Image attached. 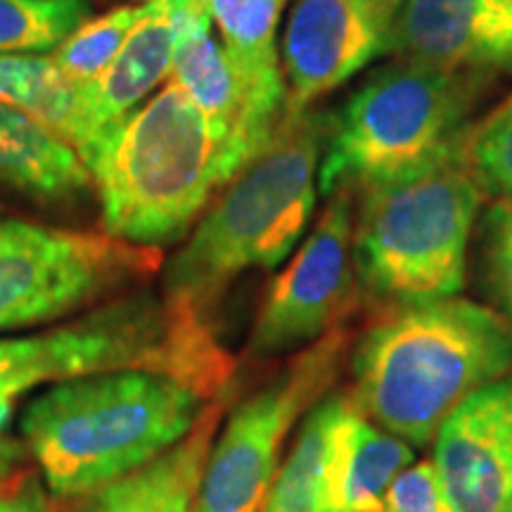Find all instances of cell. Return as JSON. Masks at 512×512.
Listing matches in <instances>:
<instances>
[{"mask_svg":"<svg viewBox=\"0 0 512 512\" xmlns=\"http://www.w3.org/2000/svg\"><path fill=\"white\" fill-rule=\"evenodd\" d=\"M209 392L157 368H117L53 382L19 432L50 494L74 498L131 475L195 430Z\"/></svg>","mask_w":512,"mask_h":512,"instance_id":"1","label":"cell"},{"mask_svg":"<svg viewBox=\"0 0 512 512\" xmlns=\"http://www.w3.org/2000/svg\"><path fill=\"white\" fill-rule=\"evenodd\" d=\"M512 368V325L458 297L396 304L351 358L356 406L394 437L430 444L448 415Z\"/></svg>","mask_w":512,"mask_h":512,"instance_id":"2","label":"cell"},{"mask_svg":"<svg viewBox=\"0 0 512 512\" xmlns=\"http://www.w3.org/2000/svg\"><path fill=\"white\" fill-rule=\"evenodd\" d=\"M332 117L285 114L261 155L240 171L164 268L171 309L209 323L223 292L249 268H275L313 214L318 162Z\"/></svg>","mask_w":512,"mask_h":512,"instance_id":"3","label":"cell"},{"mask_svg":"<svg viewBox=\"0 0 512 512\" xmlns=\"http://www.w3.org/2000/svg\"><path fill=\"white\" fill-rule=\"evenodd\" d=\"M112 238L159 249L181 240L221 188V157L204 114L176 83L107 128L81 157Z\"/></svg>","mask_w":512,"mask_h":512,"instance_id":"4","label":"cell"},{"mask_svg":"<svg viewBox=\"0 0 512 512\" xmlns=\"http://www.w3.org/2000/svg\"><path fill=\"white\" fill-rule=\"evenodd\" d=\"M482 190L463 147L396 181L363 188L351 235L361 283L394 304L456 297Z\"/></svg>","mask_w":512,"mask_h":512,"instance_id":"5","label":"cell"},{"mask_svg":"<svg viewBox=\"0 0 512 512\" xmlns=\"http://www.w3.org/2000/svg\"><path fill=\"white\" fill-rule=\"evenodd\" d=\"M477 91L475 72L406 60L370 76L332 117L318 190L396 181L456 152Z\"/></svg>","mask_w":512,"mask_h":512,"instance_id":"6","label":"cell"},{"mask_svg":"<svg viewBox=\"0 0 512 512\" xmlns=\"http://www.w3.org/2000/svg\"><path fill=\"white\" fill-rule=\"evenodd\" d=\"M117 368L169 370L209 394L228 375L209 323L174 311L152 292L126 294L41 335L0 337V375L22 377L31 389Z\"/></svg>","mask_w":512,"mask_h":512,"instance_id":"7","label":"cell"},{"mask_svg":"<svg viewBox=\"0 0 512 512\" xmlns=\"http://www.w3.org/2000/svg\"><path fill=\"white\" fill-rule=\"evenodd\" d=\"M159 264V249L107 233L0 219V332L46 325L112 297Z\"/></svg>","mask_w":512,"mask_h":512,"instance_id":"8","label":"cell"},{"mask_svg":"<svg viewBox=\"0 0 512 512\" xmlns=\"http://www.w3.org/2000/svg\"><path fill=\"white\" fill-rule=\"evenodd\" d=\"M344 347L347 332L332 328L230 413L226 430L211 444L195 512L264 508L287 434L335 382Z\"/></svg>","mask_w":512,"mask_h":512,"instance_id":"9","label":"cell"},{"mask_svg":"<svg viewBox=\"0 0 512 512\" xmlns=\"http://www.w3.org/2000/svg\"><path fill=\"white\" fill-rule=\"evenodd\" d=\"M351 235V188H342L332 192L304 247L268 290L249 339L254 356L285 354L328 335L354 285Z\"/></svg>","mask_w":512,"mask_h":512,"instance_id":"10","label":"cell"},{"mask_svg":"<svg viewBox=\"0 0 512 512\" xmlns=\"http://www.w3.org/2000/svg\"><path fill=\"white\" fill-rule=\"evenodd\" d=\"M403 0H297L283 38L285 114H299L392 53Z\"/></svg>","mask_w":512,"mask_h":512,"instance_id":"11","label":"cell"},{"mask_svg":"<svg viewBox=\"0 0 512 512\" xmlns=\"http://www.w3.org/2000/svg\"><path fill=\"white\" fill-rule=\"evenodd\" d=\"M432 463L451 512H512V380L479 389L448 415Z\"/></svg>","mask_w":512,"mask_h":512,"instance_id":"12","label":"cell"},{"mask_svg":"<svg viewBox=\"0 0 512 512\" xmlns=\"http://www.w3.org/2000/svg\"><path fill=\"white\" fill-rule=\"evenodd\" d=\"M178 36L171 62V83L192 100L214 133L223 183H230L264 150L254 133L240 81L221 41L214 36L202 0H169Z\"/></svg>","mask_w":512,"mask_h":512,"instance_id":"13","label":"cell"},{"mask_svg":"<svg viewBox=\"0 0 512 512\" xmlns=\"http://www.w3.org/2000/svg\"><path fill=\"white\" fill-rule=\"evenodd\" d=\"M392 53L439 69L512 72V15L505 0H403Z\"/></svg>","mask_w":512,"mask_h":512,"instance_id":"14","label":"cell"},{"mask_svg":"<svg viewBox=\"0 0 512 512\" xmlns=\"http://www.w3.org/2000/svg\"><path fill=\"white\" fill-rule=\"evenodd\" d=\"M221 36L230 67L245 95L249 119L268 145L287 110V88L280 64L278 31L285 0H202Z\"/></svg>","mask_w":512,"mask_h":512,"instance_id":"15","label":"cell"},{"mask_svg":"<svg viewBox=\"0 0 512 512\" xmlns=\"http://www.w3.org/2000/svg\"><path fill=\"white\" fill-rule=\"evenodd\" d=\"M176 36L178 27L169 0L152 3V10L131 31L110 67L95 81L79 86L83 119L91 131L88 150L107 128L136 112L138 102L171 74Z\"/></svg>","mask_w":512,"mask_h":512,"instance_id":"16","label":"cell"},{"mask_svg":"<svg viewBox=\"0 0 512 512\" xmlns=\"http://www.w3.org/2000/svg\"><path fill=\"white\" fill-rule=\"evenodd\" d=\"M214 434L216 413L209 411L174 448L95 489L76 512H195Z\"/></svg>","mask_w":512,"mask_h":512,"instance_id":"17","label":"cell"},{"mask_svg":"<svg viewBox=\"0 0 512 512\" xmlns=\"http://www.w3.org/2000/svg\"><path fill=\"white\" fill-rule=\"evenodd\" d=\"M91 183L86 164L67 140L0 102V185L31 200L60 202Z\"/></svg>","mask_w":512,"mask_h":512,"instance_id":"18","label":"cell"},{"mask_svg":"<svg viewBox=\"0 0 512 512\" xmlns=\"http://www.w3.org/2000/svg\"><path fill=\"white\" fill-rule=\"evenodd\" d=\"M351 406L354 401L335 394L320 399L306 413L292 453L275 475L259 512H337L339 437Z\"/></svg>","mask_w":512,"mask_h":512,"instance_id":"19","label":"cell"},{"mask_svg":"<svg viewBox=\"0 0 512 512\" xmlns=\"http://www.w3.org/2000/svg\"><path fill=\"white\" fill-rule=\"evenodd\" d=\"M413 463V448L387 430H377L354 403L344 420L337 453V512H382L396 477Z\"/></svg>","mask_w":512,"mask_h":512,"instance_id":"20","label":"cell"},{"mask_svg":"<svg viewBox=\"0 0 512 512\" xmlns=\"http://www.w3.org/2000/svg\"><path fill=\"white\" fill-rule=\"evenodd\" d=\"M0 102L17 107L67 140L79 157L91 145L79 83L60 72L53 57L0 55Z\"/></svg>","mask_w":512,"mask_h":512,"instance_id":"21","label":"cell"},{"mask_svg":"<svg viewBox=\"0 0 512 512\" xmlns=\"http://www.w3.org/2000/svg\"><path fill=\"white\" fill-rule=\"evenodd\" d=\"M88 15V0H0V55L55 53Z\"/></svg>","mask_w":512,"mask_h":512,"instance_id":"22","label":"cell"},{"mask_svg":"<svg viewBox=\"0 0 512 512\" xmlns=\"http://www.w3.org/2000/svg\"><path fill=\"white\" fill-rule=\"evenodd\" d=\"M152 10V3L121 5L107 15L83 22L53 53V62L72 83H91L110 67L126 38Z\"/></svg>","mask_w":512,"mask_h":512,"instance_id":"23","label":"cell"},{"mask_svg":"<svg viewBox=\"0 0 512 512\" xmlns=\"http://www.w3.org/2000/svg\"><path fill=\"white\" fill-rule=\"evenodd\" d=\"M463 152L484 190L512 197V98L465 138Z\"/></svg>","mask_w":512,"mask_h":512,"instance_id":"24","label":"cell"},{"mask_svg":"<svg viewBox=\"0 0 512 512\" xmlns=\"http://www.w3.org/2000/svg\"><path fill=\"white\" fill-rule=\"evenodd\" d=\"M382 512H451L432 460L406 467L389 486Z\"/></svg>","mask_w":512,"mask_h":512,"instance_id":"25","label":"cell"},{"mask_svg":"<svg viewBox=\"0 0 512 512\" xmlns=\"http://www.w3.org/2000/svg\"><path fill=\"white\" fill-rule=\"evenodd\" d=\"M489 280L512 325V197H505L489 216Z\"/></svg>","mask_w":512,"mask_h":512,"instance_id":"26","label":"cell"},{"mask_svg":"<svg viewBox=\"0 0 512 512\" xmlns=\"http://www.w3.org/2000/svg\"><path fill=\"white\" fill-rule=\"evenodd\" d=\"M0 512H50L41 484L27 479L24 484L0 489Z\"/></svg>","mask_w":512,"mask_h":512,"instance_id":"27","label":"cell"},{"mask_svg":"<svg viewBox=\"0 0 512 512\" xmlns=\"http://www.w3.org/2000/svg\"><path fill=\"white\" fill-rule=\"evenodd\" d=\"M24 463V444L0 434V484H5L15 475V470Z\"/></svg>","mask_w":512,"mask_h":512,"instance_id":"28","label":"cell"},{"mask_svg":"<svg viewBox=\"0 0 512 512\" xmlns=\"http://www.w3.org/2000/svg\"><path fill=\"white\" fill-rule=\"evenodd\" d=\"M505 5H508V10H510V15H512V0H505Z\"/></svg>","mask_w":512,"mask_h":512,"instance_id":"29","label":"cell"},{"mask_svg":"<svg viewBox=\"0 0 512 512\" xmlns=\"http://www.w3.org/2000/svg\"><path fill=\"white\" fill-rule=\"evenodd\" d=\"M145 3H162V0H145Z\"/></svg>","mask_w":512,"mask_h":512,"instance_id":"30","label":"cell"}]
</instances>
